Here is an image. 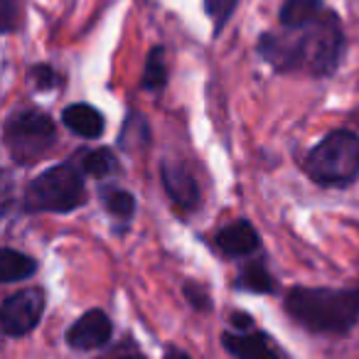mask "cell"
I'll use <instances>...</instances> for the list:
<instances>
[{
	"label": "cell",
	"mask_w": 359,
	"mask_h": 359,
	"mask_svg": "<svg viewBox=\"0 0 359 359\" xmlns=\"http://www.w3.org/2000/svg\"><path fill=\"white\" fill-rule=\"evenodd\" d=\"M344 27L332 8L315 22L298 30H266L256 42L259 57L280 74L305 72L310 76H330L337 72L344 55Z\"/></svg>",
	"instance_id": "cell-1"
},
{
	"label": "cell",
	"mask_w": 359,
	"mask_h": 359,
	"mask_svg": "<svg viewBox=\"0 0 359 359\" xmlns=\"http://www.w3.org/2000/svg\"><path fill=\"white\" fill-rule=\"evenodd\" d=\"M288 315L313 332H347L359 320V288H293L285 295Z\"/></svg>",
	"instance_id": "cell-2"
},
{
	"label": "cell",
	"mask_w": 359,
	"mask_h": 359,
	"mask_svg": "<svg viewBox=\"0 0 359 359\" xmlns=\"http://www.w3.org/2000/svg\"><path fill=\"white\" fill-rule=\"evenodd\" d=\"M84 202V177L72 163L55 165L40 172L25 190V207L30 212H72Z\"/></svg>",
	"instance_id": "cell-3"
},
{
	"label": "cell",
	"mask_w": 359,
	"mask_h": 359,
	"mask_svg": "<svg viewBox=\"0 0 359 359\" xmlns=\"http://www.w3.org/2000/svg\"><path fill=\"white\" fill-rule=\"evenodd\" d=\"M308 172L320 185H349L359 175V135L334 130L308 155Z\"/></svg>",
	"instance_id": "cell-4"
},
{
	"label": "cell",
	"mask_w": 359,
	"mask_h": 359,
	"mask_svg": "<svg viewBox=\"0 0 359 359\" xmlns=\"http://www.w3.org/2000/svg\"><path fill=\"white\" fill-rule=\"evenodd\" d=\"M57 140V126L45 111L20 109L6 121V145L18 165L45 158Z\"/></svg>",
	"instance_id": "cell-5"
},
{
	"label": "cell",
	"mask_w": 359,
	"mask_h": 359,
	"mask_svg": "<svg viewBox=\"0 0 359 359\" xmlns=\"http://www.w3.org/2000/svg\"><path fill=\"white\" fill-rule=\"evenodd\" d=\"M45 313V293L40 288H25L6 298L0 310V325L8 337H22L32 332Z\"/></svg>",
	"instance_id": "cell-6"
},
{
	"label": "cell",
	"mask_w": 359,
	"mask_h": 359,
	"mask_svg": "<svg viewBox=\"0 0 359 359\" xmlns=\"http://www.w3.org/2000/svg\"><path fill=\"white\" fill-rule=\"evenodd\" d=\"M160 175H163V185L168 190L170 200L180 210L192 212L200 207V187H197L195 175L187 170V165L165 160L163 168H160Z\"/></svg>",
	"instance_id": "cell-7"
},
{
	"label": "cell",
	"mask_w": 359,
	"mask_h": 359,
	"mask_svg": "<svg viewBox=\"0 0 359 359\" xmlns=\"http://www.w3.org/2000/svg\"><path fill=\"white\" fill-rule=\"evenodd\" d=\"M111 334H114V325L109 315L104 310H89L67 330V342L74 349H96L104 347Z\"/></svg>",
	"instance_id": "cell-8"
},
{
	"label": "cell",
	"mask_w": 359,
	"mask_h": 359,
	"mask_svg": "<svg viewBox=\"0 0 359 359\" xmlns=\"http://www.w3.org/2000/svg\"><path fill=\"white\" fill-rule=\"evenodd\" d=\"M226 352L239 359H280L271 347V339L261 332H224L222 334Z\"/></svg>",
	"instance_id": "cell-9"
},
{
	"label": "cell",
	"mask_w": 359,
	"mask_h": 359,
	"mask_svg": "<svg viewBox=\"0 0 359 359\" xmlns=\"http://www.w3.org/2000/svg\"><path fill=\"white\" fill-rule=\"evenodd\" d=\"M217 249L226 256H246L254 254L259 249V234L249 222H234V224L224 226V229L217 234Z\"/></svg>",
	"instance_id": "cell-10"
},
{
	"label": "cell",
	"mask_w": 359,
	"mask_h": 359,
	"mask_svg": "<svg viewBox=\"0 0 359 359\" xmlns=\"http://www.w3.org/2000/svg\"><path fill=\"white\" fill-rule=\"evenodd\" d=\"M62 123L81 138H99L104 133V116L89 104H72L62 111Z\"/></svg>",
	"instance_id": "cell-11"
},
{
	"label": "cell",
	"mask_w": 359,
	"mask_h": 359,
	"mask_svg": "<svg viewBox=\"0 0 359 359\" xmlns=\"http://www.w3.org/2000/svg\"><path fill=\"white\" fill-rule=\"evenodd\" d=\"M325 0H285L278 11V22L280 27L288 30H298L310 22H315L325 13Z\"/></svg>",
	"instance_id": "cell-12"
},
{
	"label": "cell",
	"mask_w": 359,
	"mask_h": 359,
	"mask_svg": "<svg viewBox=\"0 0 359 359\" xmlns=\"http://www.w3.org/2000/svg\"><path fill=\"white\" fill-rule=\"evenodd\" d=\"M37 261L30 256L20 254L15 249H3L0 251V280L3 283H15V280H25L35 276Z\"/></svg>",
	"instance_id": "cell-13"
},
{
	"label": "cell",
	"mask_w": 359,
	"mask_h": 359,
	"mask_svg": "<svg viewBox=\"0 0 359 359\" xmlns=\"http://www.w3.org/2000/svg\"><path fill=\"white\" fill-rule=\"evenodd\" d=\"M168 84V65H165V47H153L145 60V69H143V79L140 86L145 91H158Z\"/></svg>",
	"instance_id": "cell-14"
},
{
	"label": "cell",
	"mask_w": 359,
	"mask_h": 359,
	"mask_svg": "<svg viewBox=\"0 0 359 359\" xmlns=\"http://www.w3.org/2000/svg\"><path fill=\"white\" fill-rule=\"evenodd\" d=\"M236 285H239L241 290H251V293H271V290L276 288V280H273V276L266 271L264 264L251 261V264H246L244 269H241L239 278H236Z\"/></svg>",
	"instance_id": "cell-15"
},
{
	"label": "cell",
	"mask_w": 359,
	"mask_h": 359,
	"mask_svg": "<svg viewBox=\"0 0 359 359\" xmlns=\"http://www.w3.org/2000/svg\"><path fill=\"white\" fill-rule=\"evenodd\" d=\"M81 170L91 177H106L116 170V158L109 148H99L91 150L81 158Z\"/></svg>",
	"instance_id": "cell-16"
},
{
	"label": "cell",
	"mask_w": 359,
	"mask_h": 359,
	"mask_svg": "<svg viewBox=\"0 0 359 359\" xmlns=\"http://www.w3.org/2000/svg\"><path fill=\"white\" fill-rule=\"evenodd\" d=\"M239 3L241 0H205V13L212 20V32H215V37L226 27V22L231 20V15H234V11L239 8Z\"/></svg>",
	"instance_id": "cell-17"
},
{
	"label": "cell",
	"mask_w": 359,
	"mask_h": 359,
	"mask_svg": "<svg viewBox=\"0 0 359 359\" xmlns=\"http://www.w3.org/2000/svg\"><path fill=\"white\" fill-rule=\"evenodd\" d=\"M148 143V123H145L143 116H128V121L123 123V130H121L118 145H123L126 150L135 148V145Z\"/></svg>",
	"instance_id": "cell-18"
},
{
	"label": "cell",
	"mask_w": 359,
	"mask_h": 359,
	"mask_svg": "<svg viewBox=\"0 0 359 359\" xmlns=\"http://www.w3.org/2000/svg\"><path fill=\"white\" fill-rule=\"evenodd\" d=\"M106 207L114 217L118 219H130L135 212V200L130 192H123V190H116L111 195H106Z\"/></svg>",
	"instance_id": "cell-19"
},
{
	"label": "cell",
	"mask_w": 359,
	"mask_h": 359,
	"mask_svg": "<svg viewBox=\"0 0 359 359\" xmlns=\"http://www.w3.org/2000/svg\"><path fill=\"white\" fill-rule=\"evenodd\" d=\"M27 79L32 81V86L40 91H50L57 84V74L50 65H32L27 72Z\"/></svg>",
	"instance_id": "cell-20"
},
{
	"label": "cell",
	"mask_w": 359,
	"mask_h": 359,
	"mask_svg": "<svg viewBox=\"0 0 359 359\" xmlns=\"http://www.w3.org/2000/svg\"><path fill=\"white\" fill-rule=\"evenodd\" d=\"M0 18L6 35L15 32L20 27V0H0Z\"/></svg>",
	"instance_id": "cell-21"
},
{
	"label": "cell",
	"mask_w": 359,
	"mask_h": 359,
	"mask_svg": "<svg viewBox=\"0 0 359 359\" xmlns=\"http://www.w3.org/2000/svg\"><path fill=\"white\" fill-rule=\"evenodd\" d=\"M185 293H187L190 303L195 305L197 310H207V308H210V295H207V290L202 288L200 283H187Z\"/></svg>",
	"instance_id": "cell-22"
},
{
	"label": "cell",
	"mask_w": 359,
	"mask_h": 359,
	"mask_svg": "<svg viewBox=\"0 0 359 359\" xmlns=\"http://www.w3.org/2000/svg\"><path fill=\"white\" fill-rule=\"evenodd\" d=\"M231 323H234V327H239V330H249L251 327V318H249V315H244V313L231 315Z\"/></svg>",
	"instance_id": "cell-23"
},
{
	"label": "cell",
	"mask_w": 359,
	"mask_h": 359,
	"mask_svg": "<svg viewBox=\"0 0 359 359\" xmlns=\"http://www.w3.org/2000/svg\"><path fill=\"white\" fill-rule=\"evenodd\" d=\"M165 359H190V357H187V354H182V352H170Z\"/></svg>",
	"instance_id": "cell-24"
},
{
	"label": "cell",
	"mask_w": 359,
	"mask_h": 359,
	"mask_svg": "<svg viewBox=\"0 0 359 359\" xmlns=\"http://www.w3.org/2000/svg\"><path fill=\"white\" fill-rule=\"evenodd\" d=\"M126 359H145V357H126Z\"/></svg>",
	"instance_id": "cell-25"
}]
</instances>
